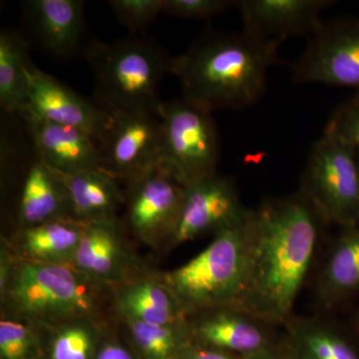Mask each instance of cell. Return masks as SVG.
<instances>
[{"instance_id":"obj_1","label":"cell","mask_w":359,"mask_h":359,"mask_svg":"<svg viewBox=\"0 0 359 359\" xmlns=\"http://www.w3.org/2000/svg\"><path fill=\"white\" fill-rule=\"evenodd\" d=\"M318 219L301 193L264 201L252 211L249 276L233 309L262 323L289 318L318 243Z\"/></svg>"},{"instance_id":"obj_2","label":"cell","mask_w":359,"mask_h":359,"mask_svg":"<svg viewBox=\"0 0 359 359\" xmlns=\"http://www.w3.org/2000/svg\"><path fill=\"white\" fill-rule=\"evenodd\" d=\"M283 40L249 33L208 32L173 57L171 74L188 102L203 109L242 110L261 100L269 68L283 63Z\"/></svg>"},{"instance_id":"obj_3","label":"cell","mask_w":359,"mask_h":359,"mask_svg":"<svg viewBox=\"0 0 359 359\" xmlns=\"http://www.w3.org/2000/svg\"><path fill=\"white\" fill-rule=\"evenodd\" d=\"M93 78L94 102L109 114H162L159 84L172 60L155 39L130 35L112 42L93 39L84 51Z\"/></svg>"},{"instance_id":"obj_4","label":"cell","mask_w":359,"mask_h":359,"mask_svg":"<svg viewBox=\"0 0 359 359\" xmlns=\"http://www.w3.org/2000/svg\"><path fill=\"white\" fill-rule=\"evenodd\" d=\"M0 299L2 313L45 330L75 318H103L106 304H111V290L90 280L74 266L18 259Z\"/></svg>"},{"instance_id":"obj_5","label":"cell","mask_w":359,"mask_h":359,"mask_svg":"<svg viewBox=\"0 0 359 359\" xmlns=\"http://www.w3.org/2000/svg\"><path fill=\"white\" fill-rule=\"evenodd\" d=\"M252 212L240 223L215 233L205 249L186 264L155 271L190 316L233 308L244 294L252 248Z\"/></svg>"},{"instance_id":"obj_6","label":"cell","mask_w":359,"mask_h":359,"mask_svg":"<svg viewBox=\"0 0 359 359\" xmlns=\"http://www.w3.org/2000/svg\"><path fill=\"white\" fill-rule=\"evenodd\" d=\"M158 169L186 188L216 173L221 144L212 112L185 99L165 102Z\"/></svg>"},{"instance_id":"obj_7","label":"cell","mask_w":359,"mask_h":359,"mask_svg":"<svg viewBox=\"0 0 359 359\" xmlns=\"http://www.w3.org/2000/svg\"><path fill=\"white\" fill-rule=\"evenodd\" d=\"M301 194L323 221L342 230L359 226L358 151L323 134L309 150Z\"/></svg>"},{"instance_id":"obj_8","label":"cell","mask_w":359,"mask_h":359,"mask_svg":"<svg viewBox=\"0 0 359 359\" xmlns=\"http://www.w3.org/2000/svg\"><path fill=\"white\" fill-rule=\"evenodd\" d=\"M294 84H325L359 91V18L323 20L290 65Z\"/></svg>"},{"instance_id":"obj_9","label":"cell","mask_w":359,"mask_h":359,"mask_svg":"<svg viewBox=\"0 0 359 359\" xmlns=\"http://www.w3.org/2000/svg\"><path fill=\"white\" fill-rule=\"evenodd\" d=\"M183 202V187L156 167L127 183L123 226L146 247H170Z\"/></svg>"},{"instance_id":"obj_10","label":"cell","mask_w":359,"mask_h":359,"mask_svg":"<svg viewBox=\"0 0 359 359\" xmlns=\"http://www.w3.org/2000/svg\"><path fill=\"white\" fill-rule=\"evenodd\" d=\"M110 115L98 143L100 168L116 180L128 183L157 167L162 124L158 116L148 113Z\"/></svg>"},{"instance_id":"obj_11","label":"cell","mask_w":359,"mask_h":359,"mask_svg":"<svg viewBox=\"0 0 359 359\" xmlns=\"http://www.w3.org/2000/svg\"><path fill=\"white\" fill-rule=\"evenodd\" d=\"M235 185L218 172L184 188L181 218L169 248L240 223L249 214Z\"/></svg>"},{"instance_id":"obj_12","label":"cell","mask_w":359,"mask_h":359,"mask_svg":"<svg viewBox=\"0 0 359 359\" xmlns=\"http://www.w3.org/2000/svg\"><path fill=\"white\" fill-rule=\"evenodd\" d=\"M72 266L109 290L146 269L120 219L85 224Z\"/></svg>"},{"instance_id":"obj_13","label":"cell","mask_w":359,"mask_h":359,"mask_svg":"<svg viewBox=\"0 0 359 359\" xmlns=\"http://www.w3.org/2000/svg\"><path fill=\"white\" fill-rule=\"evenodd\" d=\"M28 112L55 123L83 130L100 142L111 115L67 85L35 67L29 76Z\"/></svg>"},{"instance_id":"obj_14","label":"cell","mask_w":359,"mask_h":359,"mask_svg":"<svg viewBox=\"0 0 359 359\" xmlns=\"http://www.w3.org/2000/svg\"><path fill=\"white\" fill-rule=\"evenodd\" d=\"M332 0H237L243 32L263 39L285 41L290 36H311L321 25V13Z\"/></svg>"},{"instance_id":"obj_15","label":"cell","mask_w":359,"mask_h":359,"mask_svg":"<svg viewBox=\"0 0 359 359\" xmlns=\"http://www.w3.org/2000/svg\"><path fill=\"white\" fill-rule=\"evenodd\" d=\"M18 116L40 158L56 173L73 175L100 168L98 143L87 132L46 121L28 111Z\"/></svg>"},{"instance_id":"obj_16","label":"cell","mask_w":359,"mask_h":359,"mask_svg":"<svg viewBox=\"0 0 359 359\" xmlns=\"http://www.w3.org/2000/svg\"><path fill=\"white\" fill-rule=\"evenodd\" d=\"M111 308L120 320L147 325H174L191 318L155 271L147 269L111 290Z\"/></svg>"},{"instance_id":"obj_17","label":"cell","mask_w":359,"mask_h":359,"mask_svg":"<svg viewBox=\"0 0 359 359\" xmlns=\"http://www.w3.org/2000/svg\"><path fill=\"white\" fill-rule=\"evenodd\" d=\"M23 7L33 39L46 53L58 59L76 55L84 37V1L28 0Z\"/></svg>"},{"instance_id":"obj_18","label":"cell","mask_w":359,"mask_h":359,"mask_svg":"<svg viewBox=\"0 0 359 359\" xmlns=\"http://www.w3.org/2000/svg\"><path fill=\"white\" fill-rule=\"evenodd\" d=\"M262 321L233 308L212 309L190 318L193 344L249 358L269 348Z\"/></svg>"},{"instance_id":"obj_19","label":"cell","mask_w":359,"mask_h":359,"mask_svg":"<svg viewBox=\"0 0 359 359\" xmlns=\"http://www.w3.org/2000/svg\"><path fill=\"white\" fill-rule=\"evenodd\" d=\"M22 169L18 229L29 228L54 219H72L65 187L57 173L40 158L32 139Z\"/></svg>"},{"instance_id":"obj_20","label":"cell","mask_w":359,"mask_h":359,"mask_svg":"<svg viewBox=\"0 0 359 359\" xmlns=\"http://www.w3.org/2000/svg\"><path fill=\"white\" fill-rule=\"evenodd\" d=\"M57 175L65 187L73 219L85 224L119 219L118 211L125 204V192L114 177L101 168Z\"/></svg>"},{"instance_id":"obj_21","label":"cell","mask_w":359,"mask_h":359,"mask_svg":"<svg viewBox=\"0 0 359 359\" xmlns=\"http://www.w3.org/2000/svg\"><path fill=\"white\" fill-rule=\"evenodd\" d=\"M85 224L72 219H54L29 228L18 229L11 241L23 261L72 266Z\"/></svg>"},{"instance_id":"obj_22","label":"cell","mask_w":359,"mask_h":359,"mask_svg":"<svg viewBox=\"0 0 359 359\" xmlns=\"http://www.w3.org/2000/svg\"><path fill=\"white\" fill-rule=\"evenodd\" d=\"M36 66L25 36L4 27L0 32V106L4 114L18 115L29 104V76Z\"/></svg>"},{"instance_id":"obj_23","label":"cell","mask_w":359,"mask_h":359,"mask_svg":"<svg viewBox=\"0 0 359 359\" xmlns=\"http://www.w3.org/2000/svg\"><path fill=\"white\" fill-rule=\"evenodd\" d=\"M359 292V226L344 229L318 280V297L334 306Z\"/></svg>"},{"instance_id":"obj_24","label":"cell","mask_w":359,"mask_h":359,"mask_svg":"<svg viewBox=\"0 0 359 359\" xmlns=\"http://www.w3.org/2000/svg\"><path fill=\"white\" fill-rule=\"evenodd\" d=\"M107 327L104 318L87 316L45 330L41 359H94Z\"/></svg>"},{"instance_id":"obj_25","label":"cell","mask_w":359,"mask_h":359,"mask_svg":"<svg viewBox=\"0 0 359 359\" xmlns=\"http://www.w3.org/2000/svg\"><path fill=\"white\" fill-rule=\"evenodd\" d=\"M189 320L174 325L120 321L123 335L140 359H179L182 351L192 344Z\"/></svg>"},{"instance_id":"obj_26","label":"cell","mask_w":359,"mask_h":359,"mask_svg":"<svg viewBox=\"0 0 359 359\" xmlns=\"http://www.w3.org/2000/svg\"><path fill=\"white\" fill-rule=\"evenodd\" d=\"M290 327L297 359H359L351 342L330 328L311 323Z\"/></svg>"},{"instance_id":"obj_27","label":"cell","mask_w":359,"mask_h":359,"mask_svg":"<svg viewBox=\"0 0 359 359\" xmlns=\"http://www.w3.org/2000/svg\"><path fill=\"white\" fill-rule=\"evenodd\" d=\"M45 330L15 316L2 313L0 359H41Z\"/></svg>"},{"instance_id":"obj_28","label":"cell","mask_w":359,"mask_h":359,"mask_svg":"<svg viewBox=\"0 0 359 359\" xmlns=\"http://www.w3.org/2000/svg\"><path fill=\"white\" fill-rule=\"evenodd\" d=\"M323 134L359 150V91L332 112Z\"/></svg>"},{"instance_id":"obj_29","label":"cell","mask_w":359,"mask_h":359,"mask_svg":"<svg viewBox=\"0 0 359 359\" xmlns=\"http://www.w3.org/2000/svg\"><path fill=\"white\" fill-rule=\"evenodd\" d=\"M108 4L118 21L136 34L162 13L163 0H110Z\"/></svg>"},{"instance_id":"obj_30","label":"cell","mask_w":359,"mask_h":359,"mask_svg":"<svg viewBox=\"0 0 359 359\" xmlns=\"http://www.w3.org/2000/svg\"><path fill=\"white\" fill-rule=\"evenodd\" d=\"M233 6L230 0H163L162 13L188 20H208Z\"/></svg>"},{"instance_id":"obj_31","label":"cell","mask_w":359,"mask_h":359,"mask_svg":"<svg viewBox=\"0 0 359 359\" xmlns=\"http://www.w3.org/2000/svg\"><path fill=\"white\" fill-rule=\"evenodd\" d=\"M94 359H140L124 335L116 334L109 327L105 330Z\"/></svg>"},{"instance_id":"obj_32","label":"cell","mask_w":359,"mask_h":359,"mask_svg":"<svg viewBox=\"0 0 359 359\" xmlns=\"http://www.w3.org/2000/svg\"><path fill=\"white\" fill-rule=\"evenodd\" d=\"M18 261V257L11 241L2 237L0 245V299L6 294Z\"/></svg>"},{"instance_id":"obj_33","label":"cell","mask_w":359,"mask_h":359,"mask_svg":"<svg viewBox=\"0 0 359 359\" xmlns=\"http://www.w3.org/2000/svg\"><path fill=\"white\" fill-rule=\"evenodd\" d=\"M179 359H243L236 354L191 344L182 351Z\"/></svg>"},{"instance_id":"obj_34","label":"cell","mask_w":359,"mask_h":359,"mask_svg":"<svg viewBox=\"0 0 359 359\" xmlns=\"http://www.w3.org/2000/svg\"><path fill=\"white\" fill-rule=\"evenodd\" d=\"M243 359H292L287 358L285 355H280V354L275 353L271 351V347L266 351H262V353L255 354V355L249 356V358H243Z\"/></svg>"},{"instance_id":"obj_35","label":"cell","mask_w":359,"mask_h":359,"mask_svg":"<svg viewBox=\"0 0 359 359\" xmlns=\"http://www.w3.org/2000/svg\"><path fill=\"white\" fill-rule=\"evenodd\" d=\"M355 327H356V330H358V332H359V313H358V318H356Z\"/></svg>"},{"instance_id":"obj_36","label":"cell","mask_w":359,"mask_h":359,"mask_svg":"<svg viewBox=\"0 0 359 359\" xmlns=\"http://www.w3.org/2000/svg\"><path fill=\"white\" fill-rule=\"evenodd\" d=\"M358 151V165H359V150H356Z\"/></svg>"}]
</instances>
